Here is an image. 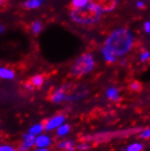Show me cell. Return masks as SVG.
I'll use <instances>...</instances> for the list:
<instances>
[{"label": "cell", "instance_id": "1", "mask_svg": "<svg viewBox=\"0 0 150 151\" xmlns=\"http://www.w3.org/2000/svg\"><path fill=\"white\" fill-rule=\"evenodd\" d=\"M132 46V35L127 29L116 30L106 42L108 48L114 56H122Z\"/></svg>", "mask_w": 150, "mask_h": 151}, {"label": "cell", "instance_id": "2", "mask_svg": "<svg viewBox=\"0 0 150 151\" xmlns=\"http://www.w3.org/2000/svg\"><path fill=\"white\" fill-rule=\"evenodd\" d=\"M71 17L76 22L88 24L98 21L100 17V13L98 8L91 5L89 6H84L79 9L73 10L71 11Z\"/></svg>", "mask_w": 150, "mask_h": 151}, {"label": "cell", "instance_id": "3", "mask_svg": "<svg viewBox=\"0 0 150 151\" xmlns=\"http://www.w3.org/2000/svg\"><path fill=\"white\" fill-rule=\"evenodd\" d=\"M94 59L91 55L85 54L80 57L73 64L70 69V75L73 78H81L82 76L90 72L94 68Z\"/></svg>", "mask_w": 150, "mask_h": 151}, {"label": "cell", "instance_id": "4", "mask_svg": "<svg viewBox=\"0 0 150 151\" xmlns=\"http://www.w3.org/2000/svg\"><path fill=\"white\" fill-rule=\"evenodd\" d=\"M66 121V116L62 115V114H57L51 116L50 118L46 121V123H44L45 126V130L47 131H53L56 130V129L60 127L62 124H64Z\"/></svg>", "mask_w": 150, "mask_h": 151}, {"label": "cell", "instance_id": "5", "mask_svg": "<svg viewBox=\"0 0 150 151\" xmlns=\"http://www.w3.org/2000/svg\"><path fill=\"white\" fill-rule=\"evenodd\" d=\"M91 5L102 11H110L115 8L116 0H89Z\"/></svg>", "mask_w": 150, "mask_h": 151}, {"label": "cell", "instance_id": "6", "mask_svg": "<svg viewBox=\"0 0 150 151\" xmlns=\"http://www.w3.org/2000/svg\"><path fill=\"white\" fill-rule=\"evenodd\" d=\"M50 99H51L52 102H54L56 104H59V103H62L64 101L67 100L69 99V96L67 94L66 87L62 86V87L57 88L54 92L52 93Z\"/></svg>", "mask_w": 150, "mask_h": 151}, {"label": "cell", "instance_id": "7", "mask_svg": "<svg viewBox=\"0 0 150 151\" xmlns=\"http://www.w3.org/2000/svg\"><path fill=\"white\" fill-rule=\"evenodd\" d=\"M36 143V136L30 134L29 132L26 133L23 136L22 143L18 147V151H27L31 147H33Z\"/></svg>", "mask_w": 150, "mask_h": 151}, {"label": "cell", "instance_id": "8", "mask_svg": "<svg viewBox=\"0 0 150 151\" xmlns=\"http://www.w3.org/2000/svg\"><path fill=\"white\" fill-rule=\"evenodd\" d=\"M52 144V138L50 136L42 133L36 137V143L35 146L37 147H44L48 148V147Z\"/></svg>", "mask_w": 150, "mask_h": 151}, {"label": "cell", "instance_id": "9", "mask_svg": "<svg viewBox=\"0 0 150 151\" xmlns=\"http://www.w3.org/2000/svg\"><path fill=\"white\" fill-rule=\"evenodd\" d=\"M57 147L61 150H65V151H74L77 148V146L74 140L64 139V140H61L57 144Z\"/></svg>", "mask_w": 150, "mask_h": 151}, {"label": "cell", "instance_id": "10", "mask_svg": "<svg viewBox=\"0 0 150 151\" xmlns=\"http://www.w3.org/2000/svg\"><path fill=\"white\" fill-rule=\"evenodd\" d=\"M45 131V126L43 123H37L34 124L33 126H31L30 128L28 129V132L34 136H38L40 134H42Z\"/></svg>", "mask_w": 150, "mask_h": 151}, {"label": "cell", "instance_id": "11", "mask_svg": "<svg viewBox=\"0 0 150 151\" xmlns=\"http://www.w3.org/2000/svg\"><path fill=\"white\" fill-rule=\"evenodd\" d=\"M70 130H71L70 126L67 123H64L56 129V134L60 137H65L70 133Z\"/></svg>", "mask_w": 150, "mask_h": 151}, {"label": "cell", "instance_id": "12", "mask_svg": "<svg viewBox=\"0 0 150 151\" xmlns=\"http://www.w3.org/2000/svg\"><path fill=\"white\" fill-rule=\"evenodd\" d=\"M15 78V72L12 69L6 68H0V78L2 79H13Z\"/></svg>", "mask_w": 150, "mask_h": 151}, {"label": "cell", "instance_id": "13", "mask_svg": "<svg viewBox=\"0 0 150 151\" xmlns=\"http://www.w3.org/2000/svg\"><path fill=\"white\" fill-rule=\"evenodd\" d=\"M44 81H45V78L42 75H36L34 77H32L28 82L33 88H39L44 84Z\"/></svg>", "mask_w": 150, "mask_h": 151}, {"label": "cell", "instance_id": "14", "mask_svg": "<svg viewBox=\"0 0 150 151\" xmlns=\"http://www.w3.org/2000/svg\"><path fill=\"white\" fill-rule=\"evenodd\" d=\"M88 2V0H73L69 5V8L71 9V11L76 9H79L81 7L85 6Z\"/></svg>", "mask_w": 150, "mask_h": 151}, {"label": "cell", "instance_id": "15", "mask_svg": "<svg viewBox=\"0 0 150 151\" xmlns=\"http://www.w3.org/2000/svg\"><path fill=\"white\" fill-rule=\"evenodd\" d=\"M106 96H108V99L110 100H118L119 99L118 91L115 88H110L106 90Z\"/></svg>", "mask_w": 150, "mask_h": 151}, {"label": "cell", "instance_id": "16", "mask_svg": "<svg viewBox=\"0 0 150 151\" xmlns=\"http://www.w3.org/2000/svg\"><path fill=\"white\" fill-rule=\"evenodd\" d=\"M41 3V0H29L24 4V6L27 8H36Z\"/></svg>", "mask_w": 150, "mask_h": 151}, {"label": "cell", "instance_id": "17", "mask_svg": "<svg viewBox=\"0 0 150 151\" xmlns=\"http://www.w3.org/2000/svg\"><path fill=\"white\" fill-rule=\"evenodd\" d=\"M103 53H104V56H105V58L106 59V61L108 62H113L115 61V56L113 55V54L108 49V48H104L103 49Z\"/></svg>", "mask_w": 150, "mask_h": 151}, {"label": "cell", "instance_id": "18", "mask_svg": "<svg viewBox=\"0 0 150 151\" xmlns=\"http://www.w3.org/2000/svg\"><path fill=\"white\" fill-rule=\"evenodd\" d=\"M143 146L140 143H133L129 145L126 148V151H141Z\"/></svg>", "mask_w": 150, "mask_h": 151}, {"label": "cell", "instance_id": "19", "mask_svg": "<svg viewBox=\"0 0 150 151\" xmlns=\"http://www.w3.org/2000/svg\"><path fill=\"white\" fill-rule=\"evenodd\" d=\"M42 29V26L39 22H34L32 24V30H33L34 34H38Z\"/></svg>", "mask_w": 150, "mask_h": 151}, {"label": "cell", "instance_id": "20", "mask_svg": "<svg viewBox=\"0 0 150 151\" xmlns=\"http://www.w3.org/2000/svg\"><path fill=\"white\" fill-rule=\"evenodd\" d=\"M0 151H17V149L10 145H0Z\"/></svg>", "mask_w": 150, "mask_h": 151}, {"label": "cell", "instance_id": "21", "mask_svg": "<svg viewBox=\"0 0 150 151\" xmlns=\"http://www.w3.org/2000/svg\"><path fill=\"white\" fill-rule=\"evenodd\" d=\"M130 89L133 90V91H139V90H141V85L140 83H138V82H133L131 85H130Z\"/></svg>", "mask_w": 150, "mask_h": 151}, {"label": "cell", "instance_id": "22", "mask_svg": "<svg viewBox=\"0 0 150 151\" xmlns=\"http://www.w3.org/2000/svg\"><path fill=\"white\" fill-rule=\"evenodd\" d=\"M77 148L81 150V151H85L89 148V144L87 143V142H83V143H80L79 145L77 146Z\"/></svg>", "mask_w": 150, "mask_h": 151}, {"label": "cell", "instance_id": "23", "mask_svg": "<svg viewBox=\"0 0 150 151\" xmlns=\"http://www.w3.org/2000/svg\"><path fill=\"white\" fill-rule=\"evenodd\" d=\"M150 57V54L148 52H145L142 54V56H141V60L142 61H146L148 58Z\"/></svg>", "mask_w": 150, "mask_h": 151}, {"label": "cell", "instance_id": "24", "mask_svg": "<svg viewBox=\"0 0 150 151\" xmlns=\"http://www.w3.org/2000/svg\"><path fill=\"white\" fill-rule=\"evenodd\" d=\"M142 137H150V128L149 129H146V130H145L142 133Z\"/></svg>", "mask_w": 150, "mask_h": 151}, {"label": "cell", "instance_id": "25", "mask_svg": "<svg viewBox=\"0 0 150 151\" xmlns=\"http://www.w3.org/2000/svg\"><path fill=\"white\" fill-rule=\"evenodd\" d=\"M9 0H0V7H6Z\"/></svg>", "mask_w": 150, "mask_h": 151}, {"label": "cell", "instance_id": "26", "mask_svg": "<svg viewBox=\"0 0 150 151\" xmlns=\"http://www.w3.org/2000/svg\"><path fill=\"white\" fill-rule=\"evenodd\" d=\"M145 29L146 32H148V33H150V22H146L145 24Z\"/></svg>", "mask_w": 150, "mask_h": 151}, {"label": "cell", "instance_id": "27", "mask_svg": "<svg viewBox=\"0 0 150 151\" xmlns=\"http://www.w3.org/2000/svg\"><path fill=\"white\" fill-rule=\"evenodd\" d=\"M34 151H49L48 148H44V147H37Z\"/></svg>", "mask_w": 150, "mask_h": 151}, {"label": "cell", "instance_id": "28", "mask_svg": "<svg viewBox=\"0 0 150 151\" xmlns=\"http://www.w3.org/2000/svg\"><path fill=\"white\" fill-rule=\"evenodd\" d=\"M136 6H137L138 7H143V6H144V3H142V2H138V3L136 4Z\"/></svg>", "mask_w": 150, "mask_h": 151}, {"label": "cell", "instance_id": "29", "mask_svg": "<svg viewBox=\"0 0 150 151\" xmlns=\"http://www.w3.org/2000/svg\"><path fill=\"white\" fill-rule=\"evenodd\" d=\"M17 151H18V150H17Z\"/></svg>", "mask_w": 150, "mask_h": 151}]
</instances>
